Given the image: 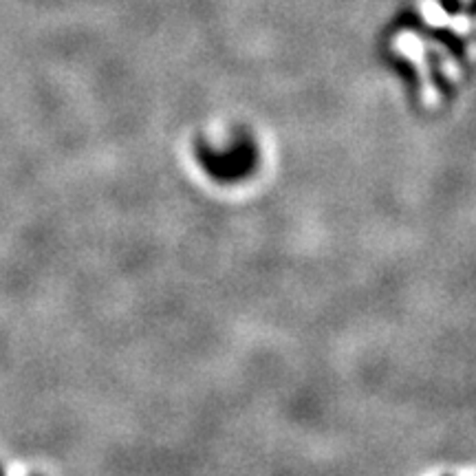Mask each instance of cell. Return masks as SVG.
I'll list each match as a JSON object with an SVG mask.
<instances>
[{
  "instance_id": "cell-1",
  "label": "cell",
  "mask_w": 476,
  "mask_h": 476,
  "mask_svg": "<svg viewBox=\"0 0 476 476\" xmlns=\"http://www.w3.org/2000/svg\"><path fill=\"white\" fill-rule=\"evenodd\" d=\"M201 161L217 179H238L240 175L252 170L254 166V150L252 146H238L237 153L217 157L214 153H206L201 148Z\"/></svg>"
},
{
  "instance_id": "cell-2",
  "label": "cell",
  "mask_w": 476,
  "mask_h": 476,
  "mask_svg": "<svg viewBox=\"0 0 476 476\" xmlns=\"http://www.w3.org/2000/svg\"><path fill=\"white\" fill-rule=\"evenodd\" d=\"M0 476H3V472H0Z\"/></svg>"
}]
</instances>
